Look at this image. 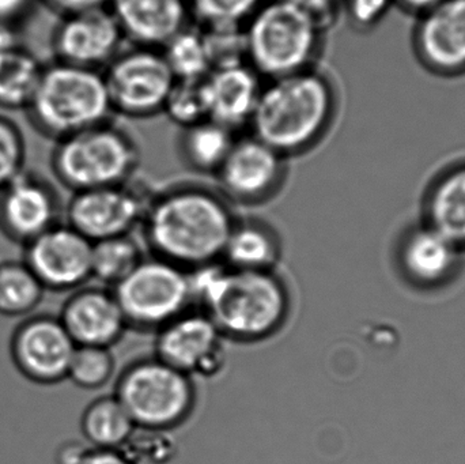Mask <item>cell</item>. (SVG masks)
I'll return each instance as SVG.
<instances>
[{
  "mask_svg": "<svg viewBox=\"0 0 465 464\" xmlns=\"http://www.w3.org/2000/svg\"><path fill=\"white\" fill-rule=\"evenodd\" d=\"M235 221L223 193L179 185L150 201L142 225L154 256L190 271L223 262Z\"/></svg>",
  "mask_w": 465,
  "mask_h": 464,
  "instance_id": "6da1fadb",
  "label": "cell"
},
{
  "mask_svg": "<svg viewBox=\"0 0 465 464\" xmlns=\"http://www.w3.org/2000/svg\"><path fill=\"white\" fill-rule=\"evenodd\" d=\"M188 272L193 304L201 305L223 337L257 342L286 323L290 294L273 270L246 271L217 262Z\"/></svg>",
  "mask_w": 465,
  "mask_h": 464,
  "instance_id": "7a4b0ae2",
  "label": "cell"
},
{
  "mask_svg": "<svg viewBox=\"0 0 465 464\" xmlns=\"http://www.w3.org/2000/svg\"><path fill=\"white\" fill-rule=\"evenodd\" d=\"M338 109V89L331 76L309 68L264 81L249 133L289 160L322 143Z\"/></svg>",
  "mask_w": 465,
  "mask_h": 464,
  "instance_id": "3957f363",
  "label": "cell"
},
{
  "mask_svg": "<svg viewBox=\"0 0 465 464\" xmlns=\"http://www.w3.org/2000/svg\"><path fill=\"white\" fill-rule=\"evenodd\" d=\"M327 30L290 0H268L243 26L246 63L262 81L316 67Z\"/></svg>",
  "mask_w": 465,
  "mask_h": 464,
  "instance_id": "277c9868",
  "label": "cell"
},
{
  "mask_svg": "<svg viewBox=\"0 0 465 464\" xmlns=\"http://www.w3.org/2000/svg\"><path fill=\"white\" fill-rule=\"evenodd\" d=\"M24 112L35 133L54 142L108 122L114 114L103 71L56 60L44 65Z\"/></svg>",
  "mask_w": 465,
  "mask_h": 464,
  "instance_id": "5b68a950",
  "label": "cell"
},
{
  "mask_svg": "<svg viewBox=\"0 0 465 464\" xmlns=\"http://www.w3.org/2000/svg\"><path fill=\"white\" fill-rule=\"evenodd\" d=\"M139 161L133 136L111 120L54 142L49 155L54 179L73 193L125 184Z\"/></svg>",
  "mask_w": 465,
  "mask_h": 464,
  "instance_id": "8992f818",
  "label": "cell"
},
{
  "mask_svg": "<svg viewBox=\"0 0 465 464\" xmlns=\"http://www.w3.org/2000/svg\"><path fill=\"white\" fill-rule=\"evenodd\" d=\"M114 397L138 429L169 432L193 413L195 387L187 373L157 357L142 360L120 376Z\"/></svg>",
  "mask_w": 465,
  "mask_h": 464,
  "instance_id": "52a82bcc",
  "label": "cell"
},
{
  "mask_svg": "<svg viewBox=\"0 0 465 464\" xmlns=\"http://www.w3.org/2000/svg\"><path fill=\"white\" fill-rule=\"evenodd\" d=\"M112 293L128 326L141 330L158 331L193 304L188 270L158 256L142 259Z\"/></svg>",
  "mask_w": 465,
  "mask_h": 464,
  "instance_id": "ba28073f",
  "label": "cell"
},
{
  "mask_svg": "<svg viewBox=\"0 0 465 464\" xmlns=\"http://www.w3.org/2000/svg\"><path fill=\"white\" fill-rule=\"evenodd\" d=\"M114 114L147 119L163 114L176 78L163 51L133 45L122 49L103 70Z\"/></svg>",
  "mask_w": 465,
  "mask_h": 464,
  "instance_id": "9c48e42d",
  "label": "cell"
},
{
  "mask_svg": "<svg viewBox=\"0 0 465 464\" xmlns=\"http://www.w3.org/2000/svg\"><path fill=\"white\" fill-rule=\"evenodd\" d=\"M395 267L403 282L422 293L444 291L458 280L465 253L428 223L407 226L395 244Z\"/></svg>",
  "mask_w": 465,
  "mask_h": 464,
  "instance_id": "30bf717a",
  "label": "cell"
},
{
  "mask_svg": "<svg viewBox=\"0 0 465 464\" xmlns=\"http://www.w3.org/2000/svg\"><path fill=\"white\" fill-rule=\"evenodd\" d=\"M124 35L109 8L59 16L49 38L52 60L103 71L123 49Z\"/></svg>",
  "mask_w": 465,
  "mask_h": 464,
  "instance_id": "8fae6325",
  "label": "cell"
},
{
  "mask_svg": "<svg viewBox=\"0 0 465 464\" xmlns=\"http://www.w3.org/2000/svg\"><path fill=\"white\" fill-rule=\"evenodd\" d=\"M287 158L248 133L237 136L217 173L220 193L228 201L259 204L272 199L287 177Z\"/></svg>",
  "mask_w": 465,
  "mask_h": 464,
  "instance_id": "7c38bea8",
  "label": "cell"
},
{
  "mask_svg": "<svg viewBox=\"0 0 465 464\" xmlns=\"http://www.w3.org/2000/svg\"><path fill=\"white\" fill-rule=\"evenodd\" d=\"M155 357L187 375L210 378L225 365V337L206 312L188 310L158 330Z\"/></svg>",
  "mask_w": 465,
  "mask_h": 464,
  "instance_id": "4fadbf2b",
  "label": "cell"
},
{
  "mask_svg": "<svg viewBox=\"0 0 465 464\" xmlns=\"http://www.w3.org/2000/svg\"><path fill=\"white\" fill-rule=\"evenodd\" d=\"M149 203L128 183L78 191L65 207V223L92 242L127 236L141 225Z\"/></svg>",
  "mask_w": 465,
  "mask_h": 464,
  "instance_id": "5bb4252c",
  "label": "cell"
},
{
  "mask_svg": "<svg viewBox=\"0 0 465 464\" xmlns=\"http://www.w3.org/2000/svg\"><path fill=\"white\" fill-rule=\"evenodd\" d=\"M76 345L59 318L25 319L11 337V360L32 383L54 386L67 379Z\"/></svg>",
  "mask_w": 465,
  "mask_h": 464,
  "instance_id": "9a60e30c",
  "label": "cell"
},
{
  "mask_svg": "<svg viewBox=\"0 0 465 464\" xmlns=\"http://www.w3.org/2000/svg\"><path fill=\"white\" fill-rule=\"evenodd\" d=\"M24 247V262L45 291H76L92 278L93 242L67 223H56Z\"/></svg>",
  "mask_w": 465,
  "mask_h": 464,
  "instance_id": "2e32d148",
  "label": "cell"
},
{
  "mask_svg": "<svg viewBox=\"0 0 465 464\" xmlns=\"http://www.w3.org/2000/svg\"><path fill=\"white\" fill-rule=\"evenodd\" d=\"M412 49L428 73L441 78L465 75V0H442L417 16Z\"/></svg>",
  "mask_w": 465,
  "mask_h": 464,
  "instance_id": "e0dca14e",
  "label": "cell"
},
{
  "mask_svg": "<svg viewBox=\"0 0 465 464\" xmlns=\"http://www.w3.org/2000/svg\"><path fill=\"white\" fill-rule=\"evenodd\" d=\"M60 199L45 177L25 169L0 190V231L25 245L59 223Z\"/></svg>",
  "mask_w": 465,
  "mask_h": 464,
  "instance_id": "ac0fdd59",
  "label": "cell"
},
{
  "mask_svg": "<svg viewBox=\"0 0 465 464\" xmlns=\"http://www.w3.org/2000/svg\"><path fill=\"white\" fill-rule=\"evenodd\" d=\"M262 84L248 63L213 68L201 82L207 119L235 133L248 128Z\"/></svg>",
  "mask_w": 465,
  "mask_h": 464,
  "instance_id": "d6986e66",
  "label": "cell"
},
{
  "mask_svg": "<svg viewBox=\"0 0 465 464\" xmlns=\"http://www.w3.org/2000/svg\"><path fill=\"white\" fill-rule=\"evenodd\" d=\"M60 321L76 346L111 349L128 324L112 291L79 288L63 304Z\"/></svg>",
  "mask_w": 465,
  "mask_h": 464,
  "instance_id": "ffe728a7",
  "label": "cell"
},
{
  "mask_svg": "<svg viewBox=\"0 0 465 464\" xmlns=\"http://www.w3.org/2000/svg\"><path fill=\"white\" fill-rule=\"evenodd\" d=\"M125 41L133 45L163 48L193 24L188 0H108Z\"/></svg>",
  "mask_w": 465,
  "mask_h": 464,
  "instance_id": "44dd1931",
  "label": "cell"
},
{
  "mask_svg": "<svg viewBox=\"0 0 465 464\" xmlns=\"http://www.w3.org/2000/svg\"><path fill=\"white\" fill-rule=\"evenodd\" d=\"M420 221L465 253V160L445 166L429 183Z\"/></svg>",
  "mask_w": 465,
  "mask_h": 464,
  "instance_id": "7402d4cb",
  "label": "cell"
},
{
  "mask_svg": "<svg viewBox=\"0 0 465 464\" xmlns=\"http://www.w3.org/2000/svg\"><path fill=\"white\" fill-rule=\"evenodd\" d=\"M281 258V242L267 223L257 220L235 221L223 263L234 270L271 271Z\"/></svg>",
  "mask_w": 465,
  "mask_h": 464,
  "instance_id": "603a6c76",
  "label": "cell"
},
{
  "mask_svg": "<svg viewBox=\"0 0 465 464\" xmlns=\"http://www.w3.org/2000/svg\"><path fill=\"white\" fill-rule=\"evenodd\" d=\"M237 133L213 120L183 128L179 153L188 168L199 173L215 174L231 153Z\"/></svg>",
  "mask_w": 465,
  "mask_h": 464,
  "instance_id": "cb8c5ba5",
  "label": "cell"
},
{
  "mask_svg": "<svg viewBox=\"0 0 465 464\" xmlns=\"http://www.w3.org/2000/svg\"><path fill=\"white\" fill-rule=\"evenodd\" d=\"M45 63L26 46L18 45L0 54V109L25 111L29 105Z\"/></svg>",
  "mask_w": 465,
  "mask_h": 464,
  "instance_id": "d4e9b609",
  "label": "cell"
},
{
  "mask_svg": "<svg viewBox=\"0 0 465 464\" xmlns=\"http://www.w3.org/2000/svg\"><path fill=\"white\" fill-rule=\"evenodd\" d=\"M81 430L93 449H122L133 438L135 424L114 395L90 402L82 413Z\"/></svg>",
  "mask_w": 465,
  "mask_h": 464,
  "instance_id": "484cf974",
  "label": "cell"
},
{
  "mask_svg": "<svg viewBox=\"0 0 465 464\" xmlns=\"http://www.w3.org/2000/svg\"><path fill=\"white\" fill-rule=\"evenodd\" d=\"M45 288L24 261L0 263V315L21 318L37 310Z\"/></svg>",
  "mask_w": 465,
  "mask_h": 464,
  "instance_id": "4316f807",
  "label": "cell"
},
{
  "mask_svg": "<svg viewBox=\"0 0 465 464\" xmlns=\"http://www.w3.org/2000/svg\"><path fill=\"white\" fill-rule=\"evenodd\" d=\"M161 51L176 81L199 82L213 70L203 30L193 22L172 37Z\"/></svg>",
  "mask_w": 465,
  "mask_h": 464,
  "instance_id": "83f0119b",
  "label": "cell"
},
{
  "mask_svg": "<svg viewBox=\"0 0 465 464\" xmlns=\"http://www.w3.org/2000/svg\"><path fill=\"white\" fill-rule=\"evenodd\" d=\"M142 259L141 248L130 234L93 242L92 277L105 285L114 286L124 280Z\"/></svg>",
  "mask_w": 465,
  "mask_h": 464,
  "instance_id": "f1b7e54d",
  "label": "cell"
},
{
  "mask_svg": "<svg viewBox=\"0 0 465 464\" xmlns=\"http://www.w3.org/2000/svg\"><path fill=\"white\" fill-rule=\"evenodd\" d=\"M268 0H188L193 24L201 27H240Z\"/></svg>",
  "mask_w": 465,
  "mask_h": 464,
  "instance_id": "f546056e",
  "label": "cell"
},
{
  "mask_svg": "<svg viewBox=\"0 0 465 464\" xmlns=\"http://www.w3.org/2000/svg\"><path fill=\"white\" fill-rule=\"evenodd\" d=\"M114 357L111 349L100 346H76L68 368L67 379L79 389L97 390L111 380Z\"/></svg>",
  "mask_w": 465,
  "mask_h": 464,
  "instance_id": "4dcf8cb0",
  "label": "cell"
},
{
  "mask_svg": "<svg viewBox=\"0 0 465 464\" xmlns=\"http://www.w3.org/2000/svg\"><path fill=\"white\" fill-rule=\"evenodd\" d=\"M201 82L176 81L166 98L163 114L182 130L207 120Z\"/></svg>",
  "mask_w": 465,
  "mask_h": 464,
  "instance_id": "1f68e13d",
  "label": "cell"
},
{
  "mask_svg": "<svg viewBox=\"0 0 465 464\" xmlns=\"http://www.w3.org/2000/svg\"><path fill=\"white\" fill-rule=\"evenodd\" d=\"M26 138L21 125L0 114V190L25 171Z\"/></svg>",
  "mask_w": 465,
  "mask_h": 464,
  "instance_id": "d6a6232c",
  "label": "cell"
},
{
  "mask_svg": "<svg viewBox=\"0 0 465 464\" xmlns=\"http://www.w3.org/2000/svg\"><path fill=\"white\" fill-rule=\"evenodd\" d=\"M213 68L246 63L245 37L240 27H202Z\"/></svg>",
  "mask_w": 465,
  "mask_h": 464,
  "instance_id": "836d02e7",
  "label": "cell"
},
{
  "mask_svg": "<svg viewBox=\"0 0 465 464\" xmlns=\"http://www.w3.org/2000/svg\"><path fill=\"white\" fill-rule=\"evenodd\" d=\"M395 5V0H341V13L360 33L376 29Z\"/></svg>",
  "mask_w": 465,
  "mask_h": 464,
  "instance_id": "e575fe53",
  "label": "cell"
},
{
  "mask_svg": "<svg viewBox=\"0 0 465 464\" xmlns=\"http://www.w3.org/2000/svg\"><path fill=\"white\" fill-rule=\"evenodd\" d=\"M308 10L325 30H330L338 21L341 0H290Z\"/></svg>",
  "mask_w": 465,
  "mask_h": 464,
  "instance_id": "d590c367",
  "label": "cell"
},
{
  "mask_svg": "<svg viewBox=\"0 0 465 464\" xmlns=\"http://www.w3.org/2000/svg\"><path fill=\"white\" fill-rule=\"evenodd\" d=\"M40 2L49 11L59 16L92 10V8L105 7L108 5V0H40Z\"/></svg>",
  "mask_w": 465,
  "mask_h": 464,
  "instance_id": "8d00e7d4",
  "label": "cell"
},
{
  "mask_svg": "<svg viewBox=\"0 0 465 464\" xmlns=\"http://www.w3.org/2000/svg\"><path fill=\"white\" fill-rule=\"evenodd\" d=\"M37 0H0V24L18 27Z\"/></svg>",
  "mask_w": 465,
  "mask_h": 464,
  "instance_id": "74e56055",
  "label": "cell"
},
{
  "mask_svg": "<svg viewBox=\"0 0 465 464\" xmlns=\"http://www.w3.org/2000/svg\"><path fill=\"white\" fill-rule=\"evenodd\" d=\"M79 464H136L123 449H101L90 447Z\"/></svg>",
  "mask_w": 465,
  "mask_h": 464,
  "instance_id": "f35d334b",
  "label": "cell"
},
{
  "mask_svg": "<svg viewBox=\"0 0 465 464\" xmlns=\"http://www.w3.org/2000/svg\"><path fill=\"white\" fill-rule=\"evenodd\" d=\"M89 449V444L86 446L81 441H65L57 449L54 460H56V464H79Z\"/></svg>",
  "mask_w": 465,
  "mask_h": 464,
  "instance_id": "ab89813d",
  "label": "cell"
},
{
  "mask_svg": "<svg viewBox=\"0 0 465 464\" xmlns=\"http://www.w3.org/2000/svg\"><path fill=\"white\" fill-rule=\"evenodd\" d=\"M396 7L401 8L404 13L411 14L414 16H420V14L440 5L442 0H395Z\"/></svg>",
  "mask_w": 465,
  "mask_h": 464,
  "instance_id": "60d3db41",
  "label": "cell"
},
{
  "mask_svg": "<svg viewBox=\"0 0 465 464\" xmlns=\"http://www.w3.org/2000/svg\"><path fill=\"white\" fill-rule=\"evenodd\" d=\"M18 27L0 24V54H5L13 46L18 45Z\"/></svg>",
  "mask_w": 465,
  "mask_h": 464,
  "instance_id": "b9f144b4",
  "label": "cell"
}]
</instances>
